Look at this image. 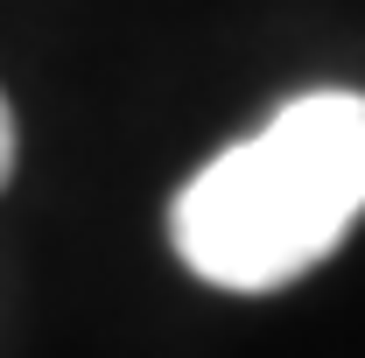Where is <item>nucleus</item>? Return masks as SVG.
Returning a JSON list of instances; mask_svg holds the SVG:
<instances>
[{"label":"nucleus","instance_id":"f257e3e1","mask_svg":"<svg viewBox=\"0 0 365 358\" xmlns=\"http://www.w3.org/2000/svg\"><path fill=\"white\" fill-rule=\"evenodd\" d=\"M365 211V91H302L253 140L182 183L169 239L182 267L232 295L288 288L344 246Z\"/></svg>","mask_w":365,"mask_h":358},{"label":"nucleus","instance_id":"f03ea898","mask_svg":"<svg viewBox=\"0 0 365 358\" xmlns=\"http://www.w3.org/2000/svg\"><path fill=\"white\" fill-rule=\"evenodd\" d=\"M14 176V120H7V98H0V183Z\"/></svg>","mask_w":365,"mask_h":358}]
</instances>
